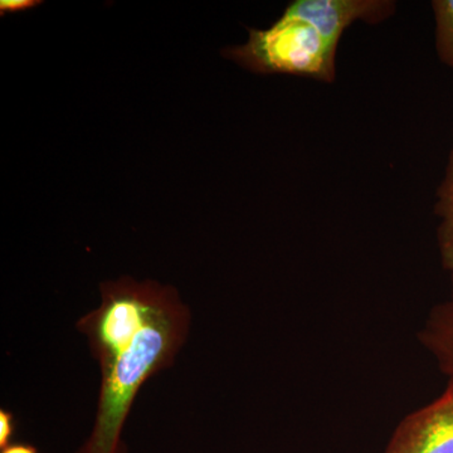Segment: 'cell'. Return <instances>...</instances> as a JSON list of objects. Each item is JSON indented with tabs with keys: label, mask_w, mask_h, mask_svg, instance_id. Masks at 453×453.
<instances>
[{
	"label": "cell",
	"mask_w": 453,
	"mask_h": 453,
	"mask_svg": "<svg viewBox=\"0 0 453 453\" xmlns=\"http://www.w3.org/2000/svg\"><path fill=\"white\" fill-rule=\"evenodd\" d=\"M101 305L77 321L101 369L96 417L76 453H127L122 429L139 390L174 365L189 309L172 286L131 277L101 283Z\"/></svg>",
	"instance_id": "1"
},
{
	"label": "cell",
	"mask_w": 453,
	"mask_h": 453,
	"mask_svg": "<svg viewBox=\"0 0 453 453\" xmlns=\"http://www.w3.org/2000/svg\"><path fill=\"white\" fill-rule=\"evenodd\" d=\"M249 32V41L242 46L225 50L226 58L255 73L335 81L336 52L309 23L282 14L270 28Z\"/></svg>",
	"instance_id": "2"
},
{
	"label": "cell",
	"mask_w": 453,
	"mask_h": 453,
	"mask_svg": "<svg viewBox=\"0 0 453 453\" xmlns=\"http://www.w3.org/2000/svg\"><path fill=\"white\" fill-rule=\"evenodd\" d=\"M395 0H295L282 14L314 27L336 52L345 29L357 22L377 26L395 16Z\"/></svg>",
	"instance_id": "3"
},
{
	"label": "cell",
	"mask_w": 453,
	"mask_h": 453,
	"mask_svg": "<svg viewBox=\"0 0 453 453\" xmlns=\"http://www.w3.org/2000/svg\"><path fill=\"white\" fill-rule=\"evenodd\" d=\"M383 453H453V380L399 422Z\"/></svg>",
	"instance_id": "4"
},
{
	"label": "cell",
	"mask_w": 453,
	"mask_h": 453,
	"mask_svg": "<svg viewBox=\"0 0 453 453\" xmlns=\"http://www.w3.org/2000/svg\"><path fill=\"white\" fill-rule=\"evenodd\" d=\"M418 342L436 360L438 369L453 380V275L449 296L429 311Z\"/></svg>",
	"instance_id": "5"
},
{
	"label": "cell",
	"mask_w": 453,
	"mask_h": 453,
	"mask_svg": "<svg viewBox=\"0 0 453 453\" xmlns=\"http://www.w3.org/2000/svg\"><path fill=\"white\" fill-rule=\"evenodd\" d=\"M434 213L440 219L437 226V246L441 264L453 275V145L449 151L445 177L438 187Z\"/></svg>",
	"instance_id": "6"
},
{
	"label": "cell",
	"mask_w": 453,
	"mask_h": 453,
	"mask_svg": "<svg viewBox=\"0 0 453 453\" xmlns=\"http://www.w3.org/2000/svg\"><path fill=\"white\" fill-rule=\"evenodd\" d=\"M431 5L436 20L438 59L453 68V0H434Z\"/></svg>",
	"instance_id": "7"
},
{
	"label": "cell",
	"mask_w": 453,
	"mask_h": 453,
	"mask_svg": "<svg viewBox=\"0 0 453 453\" xmlns=\"http://www.w3.org/2000/svg\"><path fill=\"white\" fill-rule=\"evenodd\" d=\"M17 429V419L11 411L0 410V449L12 445Z\"/></svg>",
	"instance_id": "8"
},
{
	"label": "cell",
	"mask_w": 453,
	"mask_h": 453,
	"mask_svg": "<svg viewBox=\"0 0 453 453\" xmlns=\"http://www.w3.org/2000/svg\"><path fill=\"white\" fill-rule=\"evenodd\" d=\"M41 2H35V0H2L0 2V12L2 16L5 13H16V12L28 11L37 7Z\"/></svg>",
	"instance_id": "9"
},
{
	"label": "cell",
	"mask_w": 453,
	"mask_h": 453,
	"mask_svg": "<svg viewBox=\"0 0 453 453\" xmlns=\"http://www.w3.org/2000/svg\"><path fill=\"white\" fill-rule=\"evenodd\" d=\"M0 453H40V451H38L37 447L31 445V443L16 442L0 449Z\"/></svg>",
	"instance_id": "10"
}]
</instances>
